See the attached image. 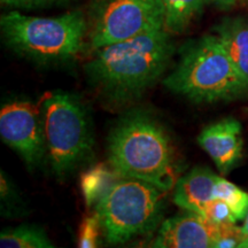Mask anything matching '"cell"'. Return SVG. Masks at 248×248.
I'll list each match as a JSON object with an SVG mask.
<instances>
[{"mask_svg":"<svg viewBox=\"0 0 248 248\" xmlns=\"http://www.w3.org/2000/svg\"><path fill=\"white\" fill-rule=\"evenodd\" d=\"M69 0H1V4L9 7L23 8V9H32L40 7H49V6L62 4Z\"/></svg>","mask_w":248,"mask_h":248,"instance_id":"19","label":"cell"},{"mask_svg":"<svg viewBox=\"0 0 248 248\" xmlns=\"http://www.w3.org/2000/svg\"><path fill=\"white\" fill-rule=\"evenodd\" d=\"M243 142L241 124L232 117L210 124L198 137V144L209 154L223 175L239 162Z\"/></svg>","mask_w":248,"mask_h":248,"instance_id":"10","label":"cell"},{"mask_svg":"<svg viewBox=\"0 0 248 248\" xmlns=\"http://www.w3.org/2000/svg\"><path fill=\"white\" fill-rule=\"evenodd\" d=\"M101 226L97 215L85 217L79 228L78 247L80 248H94L99 246V234Z\"/></svg>","mask_w":248,"mask_h":248,"instance_id":"17","label":"cell"},{"mask_svg":"<svg viewBox=\"0 0 248 248\" xmlns=\"http://www.w3.org/2000/svg\"><path fill=\"white\" fill-rule=\"evenodd\" d=\"M202 215L216 224H231L238 222L230 207L221 199H213L210 201L204 208Z\"/></svg>","mask_w":248,"mask_h":248,"instance_id":"18","label":"cell"},{"mask_svg":"<svg viewBox=\"0 0 248 248\" xmlns=\"http://www.w3.org/2000/svg\"><path fill=\"white\" fill-rule=\"evenodd\" d=\"M121 176L110 167L98 164L82 175L80 186L88 207L97 206L101 198L110 190Z\"/></svg>","mask_w":248,"mask_h":248,"instance_id":"14","label":"cell"},{"mask_svg":"<svg viewBox=\"0 0 248 248\" xmlns=\"http://www.w3.org/2000/svg\"><path fill=\"white\" fill-rule=\"evenodd\" d=\"M246 1L247 0H206V4L213 5L219 9H231Z\"/></svg>","mask_w":248,"mask_h":248,"instance_id":"20","label":"cell"},{"mask_svg":"<svg viewBox=\"0 0 248 248\" xmlns=\"http://www.w3.org/2000/svg\"><path fill=\"white\" fill-rule=\"evenodd\" d=\"M213 31L248 84V16L223 18Z\"/></svg>","mask_w":248,"mask_h":248,"instance_id":"12","label":"cell"},{"mask_svg":"<svg viewBox=\"0 0 248 248\" xmlns=\"http://www.w3.org/2000/svg\"><path fill=\"white\" fill-rule=\"evenodd\" d=\"M0 135L28 166H37L47 155L43 114L29 102L12 101L2 106Z\"/></svg>","mask_w":248,"mask_h":248,"instance_id":"8","label":"cell"},{"mask_svg":"<svg viewBox=\"0 0 248 248\" xmlns=\"http://www.w3.org/2000/svg\"><path fill=\"white\" fill-rule=\"evenodd\" d=\"M243 231L245 233V240L243 241V244L240 245V247H248V212L247 215L245 217V223L243 226Z\"/></svg>","mask_w":248,"mask_h":248,"instance_id":"21","label":"cell"},{"mask_svg":"<svg viewBox=\"0 0 248 248\" xmlns=\"http://www.w3.org/2000/svg\"><path fill=\"white\" fill-rule=\"evenodd\" d=\"M214 199H221L230 207L238 221L244 219L248 212V193L226 179L218 177L214 187Z\"/></svg>","mask_w":248,"mask_h":248,"instance_id":"16","label":"cell"},{"mask_svg":"<svg viewBox=\"0 0 248 248\" xmlns=\"http://www.w3.org/2000/svg\"><path fill=\"white\" fill-rule=\"evenodd\" d=\"M88 39L92 49L164 29L162 0H91Z\"/></svg>","mask_w":248,"mask_h":248,"instance_id":"7","label":"cell"},{"mask_svg":"<svg viewBox=\"0 0 248 248\" xmlns=\"http://www.w3.org/2000/svg\"><path fill=\"white\" fill-rule=\"evenodd\" d=\"M181 58L163 85L194 102L232 100L243 95L248 84L215 33L185 43Z\"/></svg>","mask_w":248,"mask_h":248,"instance_id":"3","label":"cell"},{"mask_svg":"<svg viewBox=\"0 0 248 248\" xmlns=\"http://www.w3.org/2000/svg\"><path fill=\"white\" fill-rule=\"evenodd\" d=\"M108 162L121 177L148 182L164 192L178 178L176 154L168 132L142 111H132L114 126L108 137Z\"/></svg>","mask_w":248,"mask_h":248,"instance_id":"2","label":"cell"},{"mask_svg":"<svg viewBox=\"0 0 248 248\" xmlns=\"http://www.w3.org/2000/svg\"><path fill=\"white\" fill-rule=\"evenodd\" d=\"M164 193L141 179H117L95 206V215L108 243L123 244L153 231L162 217Z\"/></svg>","mask_w":248,"mask_h":248,"instance_id":"5","label":"cell"},{"mask_svg":"<svg viewBox=\"0 0 248 248\" xmlns=\"http://www.w3.org/2000/svg\"><path fill=\"white\" fill-rule=\"evenodd\" d=\"M224 224H216L199 213L179 214L161 224L152 247L212 248L216 247Z\"/></svg>","mask_w":248,"mask_h":248,"instance_id":"9","label":"cell"},{"mask_svg":"<svg viewBox=\"0 0 248 248\" xmlns=\"http://www.w3.org/2000/svg\"><path fill=\"white\" fill-rule=\"evenodd\" d=\"M218 176L204 167H195L185 176L178 178L175 185L173 202L178 207L199 213L214 199V187Z\"/></svg>","mask_w":248,"mask_h":248,"instance_id":"11","label":"cell"},{"mask_svg":"<svg viewBox=\"0 0 248 248\" xmlns=\"http://www.w3.org/2000/svg\"><path fill=\"white\" fill-rule=\"evenodd\" d=\"M164 29L169 33H183L202 13L206 0H162Z\"/></svg>","mask_w":248,"mask_h":248,"instance_id":"13","label":"cell"},{"mask_svg":"<svg viewBox=\"0 0 248 248\" xmlns=\"http://www.w3.org/2000/svg\"><path fill=\"white\" fill-rule=\"evenodd\" d=\"M170 35L166 29L152 30L95 49L84 67L90 82L113 102L138 98L168 68L175 52Z\"/></svg>","mask_w":248,"mask_h":248,"instance_id":"1","label":"cell"},{"mask_svg":"<svg viewBox=\"0 0 248 248\" xmlns=\"http://www.w3.org/2000/svg\"><path fill=\"white\" fill-rule=\"evenodd\" d=\"M0 247L2 248H53L45 230L40 226L24 224L7 229L0 234Z\"/></svg>","mask_w":248,"mask_h":248,"instance_id":"15","label":"cell"},{"mask_svg":"<svg viewBox=\"0 0 248 248\" xmlns=\"http://www.w3.org/2000/svg\"><path fill=\"white\" fill-rule=\"evenodd\" d=\"M47 157L52 171L67 177L89 160L93 151V135L88 111L76 95L55 92L42 106Z\"/></svg>","mask_w":248,"mask_h":248,"instance_id":"6","label":"cell"},{"mask_svg":"<svg viewBox=\"0 0 248 248\" xmlns=\"http://www.w3.org/2000/svg\"><path fill=\"white\" fill-rule=\"evenodd\" d=\"M2 38L15 53L39 64H61L82 53L88 20L79 9L55 17H37L17 11L0 18Z\"/></svg>","mask_w":248,"mask_h":248,"instance_id":"4","label":"cell"}]
</instances>
